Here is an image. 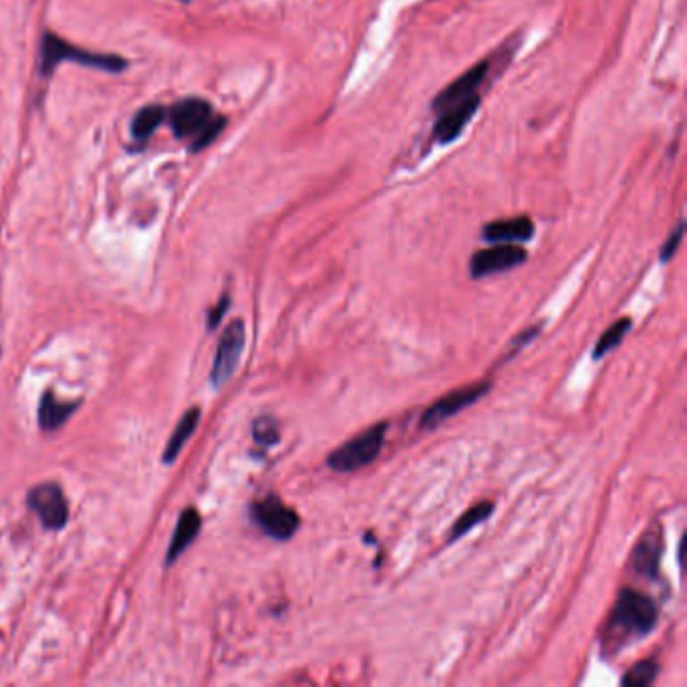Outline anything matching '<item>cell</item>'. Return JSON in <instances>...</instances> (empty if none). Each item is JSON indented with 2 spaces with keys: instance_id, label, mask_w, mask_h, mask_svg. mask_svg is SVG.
Wrapping results in <instances>:
<instances>
[{
  "instance_id": "1",
  "label": "cell",
  "mask_w": 687,
  "mask_h": 687,
  "mask_svg": "<svg viewBox=\"0 0 687 687\" xmlns=\"http://www.w3.org/2000/svg\"><path fill=\"white\" fill-rule=\"evenodd\" d=\"M659 619V607L650 594L623 589L607 619L609 641L625 643L627 639H641L655 629Z\"/></svg>"
},
{
  "instance_id": "2",
  "label": "cell",
  "mask_w": 687,
  "mask_h": 687,
  "mask_svg": "<svg viewBox=\"0 0 687 687\" xmlns=\"http://www.w3.org/2000/svg\"><path fill=\"white\" fill-rule=\"evenodd\" d=\"M169 126L177 137L192 140V150H204L210 145L226 126L222 118H216L212 105L204 99L190 97L176 103L168 113Z\"/></svg>"
},
{
  "instance_id": "3",
  "label": "cell",
  "mask_w": 687,
  "mask_h": 687,
  "mask_svg": "<svg viewBox=\"0 0 687 687\" xmlns=\"http://www.w3.org/2000/svg\"><path fill=\"white\" fill-rule=\"evenodd\" d=\"M63 61H75V63L102 69V71H123L127 67L126 61L118 55H97V53L81 51L73 45L65 43L55 33H47L41 41V55H38V71L41 75H51L53 69Z\"/></svg>"
},
{
  "instance_id": "4",
  "label": "cell",
  "mask_w": 687,
  "mask_h": 687,
  "mask_svg": "<svg viewBox=\"0 0 687 687\" xmlns=\"http://www.w3.org/2000/svg\"><path fill=\"white\" fill-rule=\"evenodd\" d=\"M385 436H388V421L375 423L349 442L339 446L333 454H329L327 466L341 474L369 466L381 454Z\"/></svg>"
},
{
  "instance_id": "5",
  "label": "cell",
  "mask_w": 687,
  "mask_h": 687,
  "mask_svg": "<svg viewBox=\"0 0 687 687\" xmlns=\"http://www.w3.org/2000/svg\"><path fill=\"white\" fill-rule=\"evenodd\" d=\"M250 519L254 524L274 540H289L297 535L300 527L299 514L276 496H266L250 506Z\"/></svg>"
},
{
  "instance_id": "6",
  "label": "cell",
  "mask_w": 687,
  "mask_h": 687,
  "mask_svg": "<svg viewBox=\"0 0 687 687\" xmlns=\"http://www.w3.org/2000/svg\"><path fill=\"white\" fill-rule=\"evenodd\" d=\"M244 343H246L244 321L236 319L230 323L226 331H224V335L218 343V349H216V355H214L210 381L216 389H220L222 385H226L230 381V377L234 375V372L238 369V363H241V357H242Z\"/></svg>"
},
{
  "instance_id": "7",
  "label": "cell",
  "mask_w": 687,
  "mask_h": 687,
  "mask_svg": "<svg viewBox=\"0 0 687 687\" xmlns=\"http://www.w3.org/2000/svg\"><path fill=\"white\" fill-rule=\"evenodd\" d=\"M490 389H492V383L484 381V383L466 385V388L446 393V396L439 397L436 404H431L426 412H423L420 426L423 429H436L439 423H444L446 420L454 418L455 413H460L462 409L476 404V401L484 397Z\"/></svg>"
},
{
  "instance_id": "8",
  "label": "cell",
  "mask_w": 687,
  "mask_h": 687,
  "mask_svg": "<svg viewBox=\"0 0 687 687\" xmlns=\"http://www.w3.org/2000/svg\"><path fill=\"white\" fill-rule=\"evenodd\" d=\"M27 506L33 511L47 530H61L69 520V504L63 490L57 484L45 482L30 488Z\"/></svg>"
},
{
  "instance_id": "9",
  "label": "cell",
  "mask_w": 687,
  "mask_h": 687,
  "mask_svg": "<svg viewBox=\"0 0 687 687\" xmlns=\"http://www.w3.org/2000/svg\"><path fill=\"white\" fill-rule=\"evenodd\" d=\"M527 260V250L520 244H494L490 249L478 250L472 260H470V274L474 279H484V276L506 273V270L520 266Z\"/></svg>"
},
{
  "instance_id": "10",
  "label": "cell",
  "mask_w": 687,
  "mask_h": 687,
  "mask_svg": "<svg viewBox=\"0 0 687 687\" xmlns=\"http://www.w3.org/2000/svg\"><path fill=\"white\" fill-rule=\"evenodd\" d=\"M490 73V61L486 59L482 63H476L470 71H466L462 77H458L450 87H446L442 94L436 97L434 102V110L439 113L447 110V107L458 105L470 102V99L480 97L478 95V89L482 87V83L486 81V77Z\"/></svg>"
},
{
  "instance_id": "11",
  "label": "cell",
  "mask_w": 687,
  "mask_h": 687,
  "mask_svg": "<svg viewBox=\"0 0 687 687\" xmlns=\"http://www.w3.org/2000/svg\"><path fill=\"white\" fill-rule=\"evenodd\" d=\"M478 107H480V97L470 99V102L458 103L447 107V110L439 111L438 115V123L434 127V137L439 143H450L458 137L464 127L470 123V119L474 118V113Z\"/></svg>"
},
{
  "instance_id": "12",
  "label": "cell",
  "mask_w": 687,
  "mask_h": 687,
  "mask_svg": "<svg viewBox=\"0 0 687 687\" xmlns=\"http://www.w3.org/2000/svg\"><path fill=\"white\" fill-rule=\"evenodd\" d=\"M663 554V538L659 530H650L639 538L633 548L631 565L635 573L645 578H655L659 573V562Z\"/></svg>"
},
{
  "instance_id": "13",
  "label": "cell",
  "mask_w": 687,
  "mask_h": 687,
  "mask_svg": "<svg viewBox=\"0 0 687 687\" xmlns=\"http://www.w3.org/2000/svg\"><path fill=\"white\" fill-rule=\"evenodd\" d=\"M484 238L492 244H519V242H527L535 236V224L528 218V216H516V218H506V220H496L490 222L484 226Z\"/></svg>"
},
{
  "instance_id": "14",
  "label": "cell",
  "mask_w": 687,
  "mask_h": 687,
  "mask_svg": "<svg viewBox=\"0 0 687 687\" xmlns=\"http://www.w3.org/2000/svg\"><path fill=\"white\" fill-rule=\"evenodd\" d=\"M200 528H202V516H200L196 508H186V511L182 512L180 520H177L172 543H169L168 548V567L174 565V562L180 559V554L194 543V538L200 535Z\"/></svg>"
},
{
  "instance_id": "15",
  "label": "cell",
  "mask_w": 687,
  "mask_h": 687,
  "mask_svg": "<svg viewBox=\"0 0 687 687\" xmlns=\"http://www.w3.org/2000/svg\"><path fill=\"white\" fill-rule=\"evenodd\" d=\"M77 401L69 404V401L57 399L53 393H45L41 404H38V426L45 431H55L63 423L71 418L77 409Z\"/></svg>"
},
{
  "instance_id": "16",
  "label": "cell",
  "mask_w": 687,
  "mask_h": 687,
  "mask_svg": "<svg viewBox=\"0 0 687 687\" xmlns=\"http://www.w3.org/2000/svg\"><path fill=\"white\" fill-rule=\"evenodd\" d=\"M198 423H200V409L198 407L188 409V412L184 413V418L177 421L174 434H172V438H169V442L164 450V455H161L164 464H174L177 455H180V452L184 450V446H186L188 439L194 436Z\"/></svg>"
},
{
  "instance_id": "17",
  "label": "cell",
  "mask_w": 687,
  "mask_h": 687,
  "mask_svg": "<svg viewBox=\"0 0 687 687\" xmlns=\"http://www.w3.org/2000/svg\"><path fill=\"white\" fill-rule=\"evenodd\" d=\"M492 512H494V502H490V500L478 502V504L470 506L468 511L462 514L458 520L454 522L450 540H455V538L468 535V532L472 530V528H476L478 524H482L484 520H488Z\"/></svg>"
},
{
  "instance_id": "18",
  "label": "cell",
  "mask_w": 687,
  "mask_h": 687,
  "mask_svg": "<svg viewBox=\"0 0 687 687\" xmlns=\"http://www.w3.org/2000/svg\"><path fill=\"white\" fill-rule=\"evenodd\" d=\"M168 118V111L159 105H150L143 107L142 111H137L134 118V123H131V134H134L135 140L145 142L148 137L159 127V123Z\"/></svg>"
},
{
  "instance_id": "19",
  "label": "cell",
  "mask_w": 687,
  "mask_h": 687,
  "mask_svg": "<svg viewBox=\"0 0 687 687\" xmlns=\"http://www.w3.org/2000/svg\"><path fill=\"white\" fill-rule=\"evenodd\" d=\"M631 327H633V321L629 319V316H623V319L615 321L613 325L609 327L603 335H601L597 345H594L593 359L605 357L607 353H611L613 349H617V347H619V343L623 341V339L627 337Z\"/></svg>"
},
{
  "instance_id": "20",
  "label": "cell",
  "mask_w": 687,
  "mask_h": 687,
  "mask_svg": "<svg viewBox=\"0 0 687 687\" xmlns=\"http://www.w3.org/2000/svg\"><path fill=\"white\" fill-rule=\"evenodd\" d=\"M659 675V663L655 659H643L633 666L623 677V685L627 687H647Z\"/></svg>"
},
{
  "instance_id": "21",
  "label": "cell",
  "mask_w": 687,
  "mask_h": 687,
  "mask_svg": "<svg viewBox=\"0 0 687 687\" xmlns=\"http://www.w3.org/2000/svg\"><path fill=\"white\" fill-rule=\"evenodd\" d=\"M252 438L258 446L273 447L274 444L281 442L279 423H276L274 418H270V415H260V418L254 420L252 423Z\"/></svg>"
},
{
  "instance_id": "22",
  "label": "cell",
  "mask_w": 687,
  "mask_h": 687,
  "mask_svg": "<svg viewBox=\"0 0 687 687\" xmlns=\"http://www.w3.org/2000/svg\"><path fill=\"white\" fill-rule=\"evenodd\" d=\"M682 238H683V222H679V224H677V228L674 230V233L669 234V238L666 241V244L661 246V254H659L661 262H667L671 257H674L675 250H677V246H679V242H682Z\"/></svg>"
},
{
  "instance_id": "23",
  "label": "cell",
  "mask_w": 687,
  "mask_h": 687,
  "mask_svg": "<svg viewBox=\"0 0 687 687\" xmlns=\"http://www.w3.org/2000/svg\"><path fill=\"white\" fill-rule=\"evenodd\" d=\"M228 307H230V299L228 297H222L220 305L216 307L214 311H210V316H208V329L212 331V329L218 327V323L222 321V316H224V313H226Z\"/></svg>"
}]
</instances>
